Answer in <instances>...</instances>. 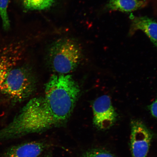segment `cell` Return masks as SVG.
<instances>
[{
	"instance_id": "8992f818",
	"label": "cell",
	"mask_w": 157,
	"mask_h": 157,
	"mask_svg": "<svg viewBox=\"0 0 157 157\" xmlns=\"http://www.w3.org/2000/svg\"><path fill=\"white\" fill-rule=\"evenodd\" d=\"M138 30L144 32L157 49V21L146 16L133 17L129 34L133 35Z\"/></svg>"
},
{
	"instance_id": "9a60e30c",
	"label": "cell",
	"mask_w": 157,
	"mask_h": 157,
	"mask_svg": "<svg viewBox=\"0 0 157 157\" xmlns=\"http://www.w3.org/2000/svg\"><path fill=\"white\" fill-rule=\"evenodd\" d=\"M44 157H50V156H45Z\"/></svg>"
},
{
	"instance_id": "7c38bea8",
	"label": "cell",
	"mask_w": 157,
	"mask_h": 157,
	"mask_svg": "<svg viewBox=\"0 0 157 157\" xmlns=\"http://www.w3.org/2000/svg\"><path fill=\"white\" fill-rule=\"evenodd\" d=\"M10 63L6 60L0 59V86L2 84L9 71L10 69Z\"/></svg>"
},
{
	"instance_id": "52a82bcc",
	"label": "cell",
	"mask_w": 157,
	"mask_h": 157,
	"mask_svg": "<svg viewBox=\"0 0 157 157\" xmlns=\"http://www.w3.org/2000/svg\"><path fill=\"white\" fill-rule=\"evenodd\" d=\"M45 148L44 143L32 142L23 143L9 148L3 157H38Z\"/></svg>"
},
{
	"instance_id": "7a4b0ae2",
	"label": "cell",
	"mask_w": 157,
	"mask_h": 157,
	"mask_svg": "<svg viewBox=\"0 0 157 157\" xmlns=\"http://www.w3.org/2000/svg\"><path fill=\"white\" fill-rule=\"evenodd\" d=\"M82 52L78 43L71 38L59 39L49 49L48 58L51 67L59 74H68L77 67Z\"/></svg>"
},
{
	"instance_id": "5b68a950",
	"label": "cell",
	"mask_w": 157,
	"mask_h": 157,
	"mask_svg": "<svg viewBox=\"0 0 157 157\" xmlns=\"http://www.w3.org/2000/svg\"><path fill=\"white\" fill-rule=\"evenodd\" d=\"M93 124L100 130H106L116 122L117 114L113 107L110 97L103 95L94 101L92 106Z\"/></svg>"
},
{
	"instance_id": "4fadbf2b",
	"label": "cell",
	"mask_w": 157,
	"mask_h": 157,
	"mask_svg": "<svg viewBox=\"0 0 157 157\" xmlns=\"http://www.w3.org/2000/svg\"><path fill=\"white\" fill-rule=\"evenodd\" d=\"M151 114L157 119V95L155 99L148 107Z\"/></svg>"
},
{
	"instance_id": "9c48e42d",
	"label": "cell",
	"mask_w": 157,
	"mask_h": 157,
	"mask_svg": "<svg viewBox=\"0 0 157 157\" xmlns=\"http://www.w3.org/2000/svg\"><path fill=\"white\" fill-rule=\"evenodd\" d=\"M25 9L30 11H42L50 8L56 0H22Z\"/></svg>"
},
{
	"instance_id": "6da1fadb",
	"label": "cell",
	"mask_w": 157,
	"mask_h": 157,
	"mask_svg": "<svg viewBox=\"0 0 157 157\" xmlns=\"http://www.w3.org/2000/svg\"><path fill=\"white\" fill-rule=\"evenodd\" d=\"M70 74H54L45 84L44 96L30 100L6 129L11 138L44 132L67 122L80 94Z\"/></svg>"
},
{
	"instance_id": "2e32d148",
	"label": "cell",
	"mask_w": 157,
	"mask_h": 157,
	"mask_svg": "<svg viewBox=\"0 0 157 157\" xmlns=\"http://www.w3.org/2000/svg\"><path fill=\"white\" fill-rule=\"evenodd\" d=\"M21 1H22V0H21Z\"/></svg>"
},
{
	"instance_id": "277c9868",
	"label": "cell",
	"mask_w": 157,
	"mask_h": 157,
	"mask_svg": "<svg viewBox=\"0 0 157 157\" xmlns=\"http://www.w3.org/2000/svg\"><path fill=\"white\" fill-rule=\"evenodd\" d=\"M130 147L132 157H147L153 137L152 131L142 121L131 122Z\"/></svg>"
},
{
	"instance_id": "30bf717a",
	"label": "cell",
	"mask_w": 157,
	"mask_h": 157,
	"mask_svg": "<svg viewBox=\"0 0 157 157\" xmlns=\"http://www.w3.org/2000/svg\"><path fill=\"white\" fill-rule=\"evenodd\" d=\"M10 0H0V16L2 21L3 29L7 31L10 28V23L7 9Z\"/></svg>"
},
{
	"instance_id": "8fae6325",
	"label": "cell",
	"mask_w": 157,
	"mask_h": 157,
	"mask_svg": "<svg viewBox=\"0 0 157 157\" xmlns=\"http://www.w3.org/2000/svg\"><path fill=\"white\" fill-rule=\"evenodd\" d=\"M81 157H115L108 151L101 149H94L87 151Z\"/></svg>"
},
{
	"instance_id": "5bb4252c",
	"label": "cell",
	"mask_w": 157,
	"mask_h": 157,
	"mask_svg": "<svg viewBox=\"0 0 157 157\" xmlns=\"http://www.w3.org/2000/svg\"><path fill=\"white\" fill-rule=\"evenodd\" d=\"M148 3L149 2H150L152 4L153 6L154 7V9L157 10V0H146Z\"/></svg>"
},
{
	"instance_id": "ba28073f",
	"label": "cell",
	"mask_w": 157,
	"mask_h": 157,
	"mask_svg": "<svg viewBox=\"0 0 157 157\" xmlns=\"http://www.w3.org/2000/svg\"><path fill=\"white\" fill-rule=\"evenodd\" d=\"M148 3L146 0H109L105 8L110 11L129 13L143 8Z\"/></svg>"
},
{
	"instance_id": "3957f363",
	"label": "cell",
	"mask_w": 157,
	"mask_h": 157,
	"mask_svg": "<svg viewBox=\"0 0 157 157\" xmlns=\"http://www.w3.org/2000/svg\"><path fill=\"white\" fill-rule=\"evenodd\" d=\"M35 87L36 81L31 72L25 68L18 67L10 70L0 91L15 101H21L29 97Z\"/></svg>"
}]
</instances>
